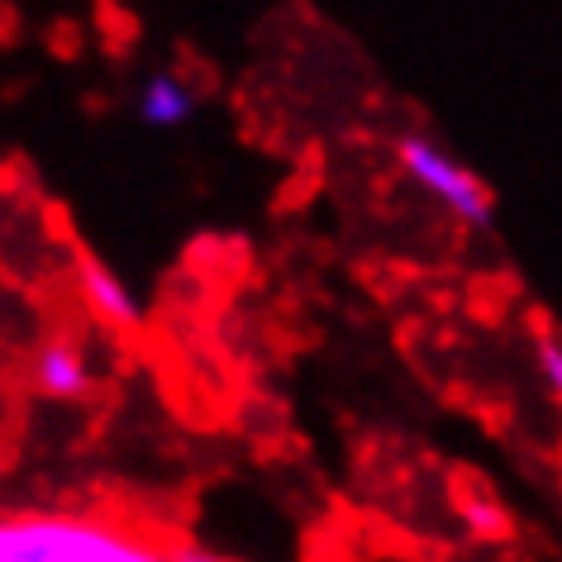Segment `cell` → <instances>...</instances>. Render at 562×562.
<instances>
[{"label": "cell", "mask_w": 562, "mask_h": 562, "mask_svg": "<svg viewBox=\"0 0 562 562\" xmlns=\"http://www.w3.org/2000/svg\"><path fill=\"white\" fill-rule=\"evenodd\" d=\"M77 291H81V301H87L91 311L105 319V325H115V329H134V325H138V301H134V291L124 286V277L115 272V267L101 262V258H95V252H87V248L77 252Z\"/></svg>", "instance_id": "cell-3"}, {"label": "cell", "mask_w": 562, "mask_h": 562, "mask_svg": "<svg viewBox=\"0 0 562 562\" xmlns=\"http://www.w3.org/2000/svg\"><path fill=\"white\" fill-rule=\"evenodd\" d=\"M533 368H539L543 391L562 405V334L548 325H533Z\"/></svg>", "instance_id": "cell-6"}, {"label": "cell", "mask_w": 562, "mask_h": 562, "mask_svg": "<svg viewBox=\"0 0 562 562\" xmlns=\"http://www.w3.org/2000/svg\"><path fill=\"white\" fill-rule=\"evenodd\" d=\"M458 515L468 519V529L476 533V539H505V533H510V515H505L491 496H462Z\"/></svg>", "instance_id": "cell-7"}, {"label": "cell", "mask_w": 562, "mask_h": 562, "mask_svg": "<svg viewBox=\"0 0 562 562\" xmlns=\"http://www.w3.org/2000/svg\"><path fill=\"white\" fill-rule=\"evenodd\" d=\"M195 115V95L177 72H153L138 91V120L153 130H177Z\"/></svg>", "instance_id": "cell-5"}, {"label": "cell", "mask_w": 562, "mask_h": 562, "mask_svg": "<svg viewBox=\"0 0 562 562\" xmlns=\"http://www.w3.org/2000/svg\"><path fill=\"white\" fill-rule=\"evenodd\" d=\"M34 386L48 401H77L91 391V362L72 339H53L34 358Z\"/></svg>", "instance_id": "cell-4"}, {"label": "cell", "mask_w": 562, "mask_h": 562, "mask_svg": "<svg viewBox=\"0 0 562 562\" xmlns=\"http://www.w3.org/2000/svg\"><path fill=\"white\" fill-rule=\"evenodd\" d=\"M0 562H172L158 548L77 515L0 519Z\"/></svg>", "instance_id": "cell-1"}, {"label": "cell", "mask_w": 562, "mask_h": 562, "mask_svg": "<svg viewBox=\"0 0 562 562\" xmlns=\"http://www.w3.org/2000/svg\"><path fill=\"white\" fill-rule=\"evenodd\" d=\"M396 162L419 191H429L443 210H453V220H462L468 229H491L496 224V201H491L486 181L472 167H462L448 148L434 144L429 134H401Z\"/></svg>", "instance_id": "cell-2"}]
</instances>
